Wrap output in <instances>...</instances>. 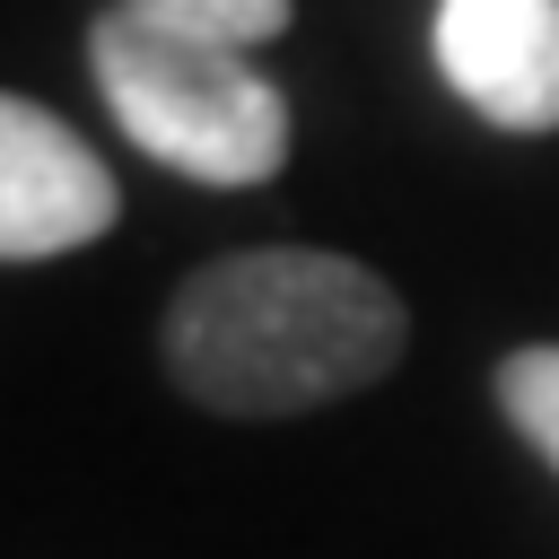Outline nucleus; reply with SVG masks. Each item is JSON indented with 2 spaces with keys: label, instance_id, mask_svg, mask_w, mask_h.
Returning <instances> with one entry per match:
<instances>
[{
  "label": "nucleus",
  "instance_id": "nucleus-1",
  "mask_svg": "<svg viewBox=\"0 0 559 559\" xmlns=\"http://www.w3.org/2000/svg\"><path fill=\"white\" fill-rule=\"evenodd\" d=\"M411 341L402 297L323 245H253L201 262L166 306V376L218 419H297L393 376Z\"/></svg>",
  "mask_w": 559,
  "mask_h": 559
},
{
  "label": "nucleus",
  "instance_id": "nucleus-2",
  "mask_svg": "<svg viewBox=\"0 0 559 559\" xmlns=\"http://www.w3.org/2000/svg\"><path fill=\"white\" fill-rule=\"evenodd\" d=\"M87 70H96V96L122 122V140L148 148L157 166H175L183 183L236 192V183H271L288 166V96L236 44L175 35L114 0L87 26Z\"/></svg>",
  "mask_w": 559,
  "mask_h": 559
},
{
  "label": "nucleus",
  "instance_id": "nucleus-3",
  "mask_svg": "<svg viewBox=\"0 0 559 559\" xmlns=\"http://www.w3.org/2000/svg\"><path fill=\"white\" fill-rule=\"evenodd\" d=\"M122 218V183L105 157L35 96L0 105V262H52L96 245Z\"/></svg>",
  "mask_w": 559,
  "mask_h": 559
},
{
  "label": "nucleus",
  "instance_id": "nucleus-4",
  "mask_svg": "<svg viewBox=\"0 0 559 559\" xmlns=\"http://www.w3.org/2000/svg\"><path fill=\"white\" fill-rule=\"evenodd\" d=\"M437 79L498 131H559V0H437Z\"/></svg>",
  "mask_w": 559,
  "mask_h": 559
},
{
  "label": "nucleus",
  "instance_id": "nucleus-5",
  "mask_svg": "<svg viewBox=\"0 0 559 559\" xmlns=\"http://www.w3.org/2000/svg\"><path fill=\"white\" fill-rule=\"evenodd\" d=\"M498 411H507V428L559 472V341H533V349H515V358L498 367Z\"/></svg>",
  "mask_w": 559,
  "mask_h": 559
},
{
  "label": "nucleus",
  "instance_id": "nucleus-6",
  "mask_svg": "<svg viewBox=\"0 0 559 559\" xmlns=\"http://www.w3.org/2000/svg\"><path fill=\"white\" fill-rule=\"evenodd\" d=\"M122 9H140L175 35H201V44H236V52H253L288 26V0H122Z\"/></svg>",
  "mask_w": 559,
  "mask_h": 559
}]
</instances>
